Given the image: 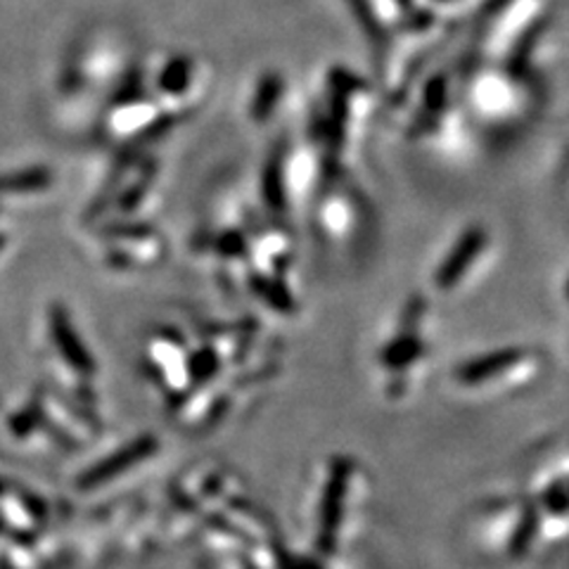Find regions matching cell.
<instances>
[{"instance_id":"obj_6","label":"cell","mask_w":569,"mask_h":569,"mask_svg":"<svg viewBox=\"0 0 569 569\" xmlns=\"http://www.w3.org/2000/svg\"><path fill=\"white\" fill-rule=\"evenodd\" d=\"M533 527H537V522H525L522 525V529H520V537H518V541H515V546H518V548H522L525 546V541L529 539V537H533Z\"/></svg>"},{"instance_id":"obj_5","label":"cell","mask_w":569,"mask_h":569,"mask_svg":"<svg viewBox=\"0 0 569 569\" xmlns=\"http://www.w3.org/2000/svg\"><path fill=\"white\" fill-rule=\"evenodd\" d=\"M190 62L188 60H173L162 74V88L167 93H183L186 86L190 81Z\"/></svg>"},{"instance_id":"obj_2","label":"cell","mask_w":569,"mask_h":569,"mask_svg":"<svg viewBox=\"0 0 569 569\" xmlns=\"http://www.w3.org/2000/svg\"><path fill=\"white\" fill-rule=\"evenodd\" d=\"M522 359H525L522 349H501V351H493L487 356H479V359L460 366L456 370V378L462 385H482L496 376H501V372H506L508 368L518 366Z\"/></svg>"},{"instance_id":"obj_1","label":"cell","mask_w":569,"mask_h":569,"mask_svg":"<svg viewBox=\"0 0 569 569\" xmlns=\"http://www.w3.org/2000/svg\"><path fill=\"white\" fill-rule=\"evenodd\" d=\"M485 242L487 238L482 230H470V233L460 238V242L456 244V249L447 257V261H443V266L437 273V282L441 290L453 288V284L468 273L470 261L479 257V252L485 249Z\"/></svg>"},{"instance_id":"obj_7","label":"cell","mask_w":569,"mask_h":569,"mask_svg":"<svg viewBox=\"0 0 569 569\" xmlns=\"http://www.w3.org/2000/svg\"><path fill=\"white\" fill-rule=\"evenodd\" d=\"M567 297H569V282H567Z\"/></svg>"},{"instance_id":"obj_3","label":"cell","mask_w":569,"mask_h":569,"mask_svg":"<svg viewBox=\"0 0 569 569\" xmlns=\"http://www.w3.org/2000/svg\"><path fill=\"white\" fill-rule=\"evenodd\" d=\"M349 485V462H337V468L330 475L328 493L323 498V512H320V537L326 541L332 537L337 522H340V512L345 503V493Z\"/></svg>"},{"instance_id":"obj_4","label":"cell","mask_w":569,"mask_h":569,"mask_svg":"<svg viewBox=\"0 0 569 569\" xmlns=\"http://www.w3.org/2000/svg\"><path fill=\"white\" fill-rule=\"evenodd\" d=\"M52 183V173L48 169H27L20 173L0 176V194H24L39 192Z\"/></svg>"}]
</instances>
